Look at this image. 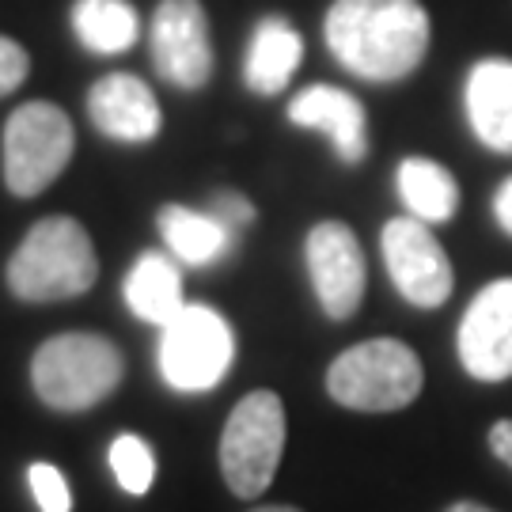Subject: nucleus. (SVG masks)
Returning <instances> with one entry per match:
<instances>
[{"label": "nucleus", "mask_w": 512, "mask_h": 512, "mask_svg": "<svg viewBox=\"0 0 512 512\" xmlns=\"http://www.w3.org/2000/svg\"><path fill=\"white\" fill-rule=\"evenodd\" d=\"M76 133L69 114L46 99H31L4 122V186L16 198H38L73 160Z\"/></svg>", "instance_id": "423d86ee"}, {"label": "nucleus", "mask_w": 512, "mask_h": 512, "mask_svg": "<svg viewBox=\"0 0 512 512\" xmlns=\"http://www.w3.org/2000/svg\"><path fill=\"white\" fill-rule=\"evenodd\" d=\"M126 308L145 319V323H156L164 327L171 323L179 311L186 308L183 304V270L179 262L171 255H160V251H145L137 255L133 270L126 274Z\"/></svg>", "instance_id": "dca6fc26"}, {"label": "nucleus", "mask_w": 512, "mask_h": 512, "mask_svg": "<svg viewBox=\"0 0 512 512\" xmlns=\"http://www.w3.org/2000/svg\"><path fill=\"white\" fill-rule=\"evenodd\" d=\"M304 262H308L311 289L319 296V308L327 319L346 323L365 300V251L353 236V228L342 220H323L315 224L304 239Z\"/></svg>", "instance_id": "1a4fd4ad"}, {"label": "nucleus", "mask_w": 512, "mask_h": 512, "mask_svg": "<svg viewBox=\"0 0 512 512\" xmlns=\"http://www.w3.org/2000/svg\"><path fill=\"white\" fill-rule=\"evenodd\" d=\"M88 118L103 137L122 141V145L156 141V133L164 126L156 92L133 73L99 76L88 92Z\"/></svg>", "instance_id": "f8f14e48"}, {"label": "nucleus", "mask_w": 512, "mask_h": 512, "mask_svg": "<svg viewBox=\"0 0 512 512\" xmlns=\"http://www.w3.org/2000/svg\"><path fill=\"white\" fill-rule=\"evenodd\" d=\"M494 217H497V224L505 228V236H512V175L501 186H497V194H494Z\"/></svg>", "instance_id": "393cba45"}, {"label": "nucleus", "mask_w": 512, "mask_h": 512, "mask_svg": "<svg viewBox=\"0 0 512 512\" xmlns=\"http://www.w3.org/2000/svg\"><path fill=\"white\" fill-rule=\"evenodd\" d=\"M463 368L482 384L512 380V277L490 281L463 311L456 334Z\"/></svg>", "instance_id": "9b49d317"}, {"label": "nucleus", "mask_w": 512, "mask_h": 512, "mask_svg": "<svg viewBox=\"0 0 512 512\" xmlns=\"http://www.w3.org/2000/svg\"><path fill=\"white\" fill-rule=\"evenodd\" d=\"M205 213L217 220V224H224V228L236 236L239 228H247V224L255 220V205L247 202L243 194H236V190H220V194H213V198H209Z\"/></svg>", "instance_id": "4be33fe9"}, {"label": "nucleus", "mask_w": 512, "mask_h": 512, "mask_svg": "<svg viewBox=\"0 0 512 512\" xmlns=\"http://www.w3.org/2000/svg\"><path fill=\"white\" fill-rule=\"evenodd\" d=\"M490 452H494L505 467H512V421H497L494 429H490Z\"/></svg>", "instance_id": "b1692460"}, {"label": "nucleus", "mask_w": 512, "mask_h": 512, "mask_svg": "<svg viewBox=\"0 0 512 512\" xmlns=\"http://www.w3.org/2000/svg\"><path fill=\"white\" fill-rule=\"evenodd\" d=\"M73 31L84 50L103 57L126 54L141 35V19L129 0H76Z\"/></svg>", "instance_id": "6ab92c4d"}, {"label": "nucleus", "mask_w": 512, "mask_h": 512, "mask_svg": "<svg viewBox=\"0 0 512 512\" xmlns=\"http://www.w3.org/2000/svg\"><path fill=\"white\" fill-rule=\"evenodd\" d=\"M467 122L486 148L512 156V61L486 57L467 73Z\"/></svg>", "instance_id": "4468645a"}, {"label": "nucleus", "mask_w": 512, "mask_h": 512, "mask_svg": "<svg viewBox=\"0 0 512 512\" xmlns=\"http://www.w3.org/2000/svg\"><path fill=\"white\" fill-rule=\"evenodd\" d=\"M399 198L410 209V217L425 224H444L456 217L459 209V183L456 175L437 160L425 156H406L399 164Z\"/></svg>", "instance_id": "a211bd4d"}, {"label": "nucleus", "mask_w": 512, "mask_h": 512, "mask_svg": "<svg viewBox=\"0 0 512 512\" xmlns=\"http://www.w3.org/2000/svg\"><path fill=\"white\" fill-rule=\"evenodd\" d=\"M289 122L327 133L342 164H361L368 156V118L357 95L334 84H311L289 103Z\"/></svg>", "instance_id": "ddd939ff"}, {"label": "nucleus", "mask_w": 512, "mask_h": 512, "mask_svg": "<svg viewBox=\"0 0 512 512\" xmlns=\"http://www.w3.org/2000/svg\"><path fill=\"white\" fill-rule=\"evenodd\" d=\"M323 35L346 73L395 84L425 61L433 27L421 0H334Z\"/></svg>", "instance_id": "f257e3e1"}, {"label": "nucleus", "mask_w": 512, "mask_h": 512, "mask_svg": "<svg viewBox=\"0 0 512 512\" xmlns=\"http://www.w3.org/2000/svg\"><path fill=\"white\" fill-rule=\"evenodd\" d=\"M152 61L167 84L198 92L213 76V42L202 0H160L152 16Z\"/></svg>", "instance_id": "9d476101"}, {"label": "nucleus", "mask_w": 512, "mask_h": 512, "mask_svg": "<svg viewBox=\"0 0 512 512\" xmlns=\"http://www.w3.org/2000/svg\"><path fill=\"white\" fill-rule=\"evenodd\" d=\"M126 376V357L103 334L65 330L46 338L31 357V387L42 403L61 414L92 410L110 399Z\"/></svg>", "instance_id": "7ed1b4c3"}, {"label": "nucleus", "mask_w": 512, "mask_h": 512, "mask_svg": "<svg viewBox=\"0 0 512 512\" xmlns=\"http://www.w3.org/2000/svg\"><path fill=\"white\" fill-rule=\"evenodd\" d=\"M281 456H285V403L277 391H251L224 421L220 475L236 497L255 501L277 478Z\"/></svg>", "instance_id": "39448f33"}, {"label": "nucleus", "mask_w": 512, "mask_h": 512, "mask_svg": "<svg viewBox=\"0 0 512 512\" xmlns=\"http://www.w3.org/2000/svg\"><path fill=\"white\" fill-rule=\"evenodd\" d=\"M110 471L114 482L126 490L129 497H141L152 490L156 482V456H152V444L137 433H122L110 444Z\"/></svg>", "instance_id": "aec40b11"}, {"label": "nucleus", "mask_w": 512, "mask_h": 512, "mask_svg": "<svg viewBox=\"0 0 512 512\" xmlns=\"http://www.w3.org/2000/svg\"><path fill=\"white\" fill-rule=\"evenodd\" d=\"M304 61V38L285 16H266L251 35L243 80L255 95H277L289 88L293 73Z\"/></svg>", "instance_id": "2eb2a0df"}, {"label": "nucleus", "mask_w": 512, "mask_h": 512, "mask_svg": "<svg viewBox=\"0 0 512 512\" xmlns=\"http://www.w3.org/2000/svg\"><path fill=\"white\" fill-rule=\"evenodd\" d=\"M236 361V334L220 311L205 304H186L160 334V372L167 387L198 395L228 376Z\"/></svg>", "instance_id": "0eeeda50"}, {"label": "nucleus", "mask_w": 512, "mask_h": 512, "mask_svg": "<svg viewBox=\"0 0 512 512\" xmlns=\"http://www.w3.org/2000/svg\"><path fill=\"white\" fill-rule=\"evenodd\" d=\"M31 76V54L19 46L16 38L0 35V99L12 95Z\"/></svg>", "instance_id": "5701e85b"}, {"label": "nucleus", "mask_w": 512, "mask_h": 512, "mask_svg": "<svg viewBox=\"0 0 512 512\" xmlns=\"http://www.w3.org/2000/svg\"><path fill=\"white\" fill-rule=\"evenodd\" d=\"M27 486L38 501V512H73L69 482L54 463H31L27 467Z\"/></svg>", "instance_id": "412c9836"}, {"label": "nucleus", "mask_w": 512, "mask_h": 512, "mask_svg": "<svg viewBox=\"0 0 512 512\" xmlns=\"http://www.w3.org/2000/svg\"><path fill=\"white\" fill-rule=\"evenodd\" d=\"M99 277L88 228L76 217H42L8 258V289L27 304H57L84 296Z\"/></svg>", "instance_id": "f03ea898"}, {"label": "nucleus", "mask_w": 512, "mask_h": 512, "mask_svg": "<svg viewBox=\"0 0 512 512\" xmlns=\"http://www.w3.org/2000/svg\"><path fill=\"white\" fill-rule=\"evenodd\" d=\"M156 228L164 236L167 251L186 266H217L236 243V236L224 224H217L205 209H186L175 202L156 213Z\"/></svg>", "instance_id": "f3484780"}, {"label": "nucleus", "mask_w": 512, "mask_h": 512, "mask_svg": "<svg viewBox=\"0 0 512 512\" xmlns=\"http://www.w3.org/2000/svg\"><path fill=\"white\" fill-rule=\"evenodd\" d=\"M425 368L399 338H372L338 353L327 368V395L357 414H395L421 395Z\"/></svg>", "instance_id": "20e7f679"}, {"label": "nucleus", "mask_w": 512, "mask_h": 512, "mask_svg": "<svg viewBox=\"0 0 512 512\" xmlns=\"http://www.w3.org/2000/svg\"><path fill=\"white\" fill-rule=\"evenodd\" d=\"M380 247H384L387 274L395 281V289L414 308H440L452 296V285H456L452 262H448L440 239L433 236V228L425 220L418 217L387 220Z\"/></svg>", "instance_id": "6e6552de"}, {"label": "nucleus", "mask_w": 512, "mask_h": 512, "mask_svg": "<svg viewBox=\"0 0 512 512\" xmlns=\"http://www.w3.org/2000/svg\"><path fill=\"white\" fill-rule=\"evenodd\" d=\"M444 512H494V509H486V505H478V501H456V505H448Z\"/></svg>", "instance_id": "a878e982"}, {"label": "nucleus", "mask_w": 512, "mask_h": 512, "mask_svg": "<svg viewBox=\"0 0 512 512\" xmlns=\"http://www.w3.org/2000/svg\"><path fill=\"white\" fill-rule=\"evenodd\" d=\"M251 512H300V509H293V505H258Z\"/></svg>", "instance_id": "bb28decb"}]
</instances>
